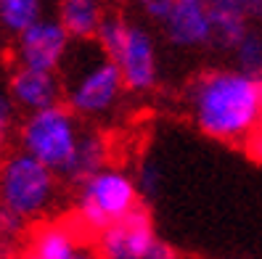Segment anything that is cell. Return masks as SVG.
<instances>
[{
    "mask_svg": "<svg viewBox=\"0 0 262 259\" xmlns=\"http://www.w3.org/2000/svg\"><path fill=\"white\" fill-rule=\"evenodd\" d=\"M183 106L204 138L244 146L262 127V80L236 66H212L188 80Z\"/></svg>",
    "mask_w": 262,
    "mask_h": 259,
    "instance_id": "6da1fadb",
    "label": "cell"
},
{
    "mask_svg": "<svg viewBox=\"0 0 262 259\" xmlns=\"http://www.w3.org/2000/svg\"><path fill=\"white\" fill-rule=\"evenodd\" d=\"M64 106L80 119H106L117 111L127 93L122 72L114 61L93 42H74L67 64L61 66Z\"/></svg>",
    "mask_w": 262,
    "mask_h": 259,
    "instance_id": "7a4b0ae2",
    "label": "cell"
},
{
    "mask_svg": "<svg viewBox=\"0 0 262 259\" xmlns=\"http://www.w3.org/2000/svg\"><path fill=\"white\" fill-rule=\"evenodd\" d=\"M101 51L109 56L122 72L127 93L148 96L159 87L162 58L157 35L141 19H127L122 13H109L96 37Z\"/></svg>",
    "mask_w": 262,
    "mask_h": 259,
    "instance_id": "3957f363",
    "label": "cell"
},
{
    "mask_svg": "<svg viewBox=\"0 0 262 259\" xmlns=\"http://www.w3.org/2000/svg\"><path fill=\"white\" fill-rule=\"evenodd\" d=\"M138 206H143V196L138 191L135 175L122 167L109 164L74 191V220L96 236L133 215Z\"/></svg>",
    "mask_w": 262,
    "mask_h": 259,
    "instance_id": "277c9868",
    "label": "cell"
},
{
    "mask_svg": "<svg viewBox=\"0 0 262 259\" xmlns=\"http://www.w3.org/2000/svg\"><path fill=\"white\" fill-rule=\"evenodd\" d=\"M58 172L16 148L0 161V206L24 222L40 220L58 199Z\"/></svg>",
    "mask_w": 262,
    "mask_h": 259,
    "instance_id": "5b68a950",
    "label": "cell"
},
{
    "mask_svg": "<svg viewBox=\"0 0 262 259\" xmlns=\"http://www.w3.org/2000/svg\"><path fill=\"white\" fill-rule=\"evenodd\" d=\"M82 119L74 116L64 103L51 106L35 114H24L16 130V146L24 154L35 156L45 167L61 175L69 164L77 143L82 138Z\"/></svg>",
    "mask_w": 262,
    "mask_h": 259,
    "instance_id": "8992f818",
    "label": "cell"
},
{
    "mask_svg": "<svg viewBox=\"0 0 262 259\" xmlns=\"http://www.w3.org/2000/svg\"><path fill=\"white\" fill-rule=\"evenodd\" d=\"M74 40L64 29L53 13L32 24L24 35L13 40V66L24 69H40V72H61L72 53Z\"/></svg>",
    "mask_w": 262,
    "mask_h": 259,
    "instance_id": "52a82bcc",
    "label": "cell"
},
{
    "mask_svg": "<svg viewBox=\"0 0 262 259\" xmlns=\"http://www.w3.org/2000/svg\"><path fill=\"white\" fill-rule=\"evenodd\" d=\"M159 241L162 238L151 211L146 206H138L133 215L98 233L96 251L101 259H148Z\"/></svg>",
    "mask_w": 262,
    "mask_h": 259,
    "instance_id": "ba28073f",
    "label": "cell"
},
{
    "mask_svg": "<svg viewBox=\"0 0 262 259\" xmlns=\"http://www.w3.org/2000/svg\"><path fill=\"white\" fill-rule=\"evenodd\" d=\"M164 40L175 51H207L214 48V24L204 0H175V8L162 27Z\"/></svg>",
    "mask_w": 262,
    "mask_h": 259,
    "instance_id": "9c48e42d",
    "label": "cell"
},
{
    "mask_svg": "<svg viewBox=\"0 0 262 259\" xmlns=\"http://www.w3.org/2000/svg\"><path fill=\"white\" fill-rule=\"evenodd\" d=\"M6 90H8L11 101L16 103V109L24 114H35V111L64 103V85H61L58 72L13 66Z\"/></svg>",
    "mask_w": 262,
    "mask_h": 259,
    "instance_id": "30bf717a",
    "label": "cell"
},
{
    "mask_svg": "<svg viewBox=\"0 0 262 259\" xmlns=\"http://www.w3.org/2000/svg\"><path fill=\"white\" fill-rule=\"evenodd\" d=\"M106 0H56L53 16L64 24L74 42H93L109 16Z\"/></svg>",
    "mask_w": 262,
    "mask_h": 259,
    "instance_id": "8fae6325",
    "label": "cell"
},
{
    "mask_svg": "<svg viewBox=\"0 0 262 259\" xmlns=\"http://www.w3.org/2000/svg\"><path fill=\"white\" fill-rule=\"evenodd\" d=\"M109 156H112L109 138L98 130H85L80 143H77V148H74L72 159H69V164L61 170L58 177L77 188L88 177H93L101 170H106V167H109Z\"/></svg>",
    "mask_w": 262,
    "mask_h": 259,
    "instance_id": "7c38bea8",
    "label": "cell"
},
{
    "mask_svg": "<svg viewBox=\"0 0 262 259\" xmlns=\"http://www.w3.org/2000/svg\"><path fill=\"white\" fill-rule=\"evenodd\" d=\"M85 246L80 230L69 222H48L32 236L27 256L32 259H74Z\"/></svg>",
    "mask_w": 262,
    "mask_h": 259,
    "instance_id": "4fadbf2b",
    "label": "cell"
},
{
    "mask_svg": "<svg viewBox=\"0 0 262 259\" xmlns=\"http://www.w3.org/2000/svg\"><path fill=\"white\" fill-rule=\"evenodd\" d=\"M204 6L209 8L214 24V51L230 53L236 42L246 35V29L252 27L246 11L238 0H204Z\"/></svg>",
    "mask_w": 262,
    "mask_h": 259,
    "instance_id": "5bb4252c",
    "label": "cell"
},
{
    "mask_svg": "<svg viewBox=\"0 0 262 259\" xmlns=\"http://www.w3.org/2000/svg\"><path fill=\"white\" fill-rule=\"evenodd\" d=\"M48 16V0H0V37L16 40Z\"/></svg>",
    "mask_w": 262,
    "mask_h": 259,
    "instance_id": "9a60e30c",
    "label": "cell"
},
{
    "mask_svg": "<svg viewBox=\"0 0 262 259\" xmlns=\"http://www.w3.org/2000/svg\"><path fill=\"white\" fill-rule=\"evenodd\" d=\"M230 66L249 74L254 80H262V24H252L246 35L236 42V48L228 53Z\"/></svg>",
    "mask_w": 262,
    "mask_h": 259,
    "instance_id": "2e32d148",
    "label": "cell"
},
{
    "mask_svg": "<svg viewBox=\"0 0 262 259\" xmlns=\"http://www.w3.org/2000/svg\"><path fill=\"white\" fill-rule=\"evenodd\" d=\"M135 182L143 199H157L164 188V167L157 159H143L135 170Z\"/></svg>",
    "mask_w": 262,
    "mask_h": 259,
    "instance_id": "e0dca14e",
    "label": "cell"
},
{
    "mask_svg": "<svg viewBox=\"0 0 262 259\" xmlns=\"http://www.w3.org/2000/svg\"><path fill=\"white\" fill-rule=\"evenodd\" d=\"M175 8V0H135V11L141 21H146L148 27H164V21L169 19V13Z\"/></svg>",
    "mask_w": 262,
    "mask_h": 259,
    "instance_id": "ac0fdd59",
    "label": "cell"
},
{
    "mask_svg": "<svg viewBox=\"0 0 262 259\" xmlns=\"http://www.w3.org/2000/svg\"><path fill=\"white\" fill-rule=\"evenodd\" d=\"M16 103L11 101L8 90H0V151L8 146L11 138H16L19 122H16Z\"/></svg>",
    "mask_w": 262,
    "mask_h": 259,
    "instance_id": "d6986e66",
    "label": "cell"
},
{
    "mask_svg": "<svg viewBox=\"0 0 262 259\" xmlns=\"http://www.w3.org/2000/svg\"><path fill=\"white\" fill-rule=\"evenodd\" d=\"M24 225H27V222H24L21 217H16L13 211H8V209L0 206V241L19 238L21 230H24Z\"/></svg>",
    "mask_w": 262,
    "mask_h": 259,
    "instance_id": "ffe728a7",
    "label": "cell"
},
{
    "mask_svg": "<svg viewBox=\"0 0 262 259\" xmlns=\"http://www.w3.org/2000/svg\"><path fill=\"white\" fill-rule=\"evenodd\" d=\"M244 151H246V156H249L254 164H259V167H262V127L252 135L249 140L244 143Z\"/></svg>",
    "mask_w": 262,
    "mask_h": 259,
    "instance_id": "44dd1931",
    "label": "cell"
},
{
    "mask_svg": "<svg viewBox=\"0 0 262 259\" xmlns=\"http://www.w3.org/2000/svg\"><path fill=\"white\" fill-rule=\"evenodd\" d=\"M252 24H262V0H238Z\"/></svg>",
    "mask_w": 262,
    "mask_h": 259,
    "instance_id": "7402d4cb",
    "label": "cell"
},
{
    "mask_svg": "<svg viewBox=\"0 0 262 259\" xmlns=\"http://www.w3.org/2000/svg\"><path fill=\"white\" fill-rule=\"evenodd\" d=\"M74 259H101V256H98V251H96V249H88V246H82V249H80V254H77Z\"/></svg>",
    "mask_w": 262,
    "mask_h": 259,
    "instance_id": "603a6c76",
    "label": "cell"
},
{
    "mask_svg": "<svg viewBox=\"0 0 262 259\" xmlns=\"http://www.w3.org/2000/svg\"><path fill=\"white\" fill-rule=\"evenodd\" d=\"M228 259H238V256H228Z\"/></svg>",
    "mask_w": 262,
    "mask_h": 259,
    "instance_id": "cb8c5ba5",
    "label": "cell"
},
{
    "mask_svg": "<svg viewBox=\"0 0 262 259\" xmlns=\"http://www.w3.org/2000/svg\"><path fill=\"white\" fill-rule=\"evenodd\" d=\"M24 259H32V256H24Z\"/></svg>",
    "mask_w": 262,
    "mask_h": 259,
    "instance_id": "d4e9b609",
    "label": "cell"
}]
</instances>
